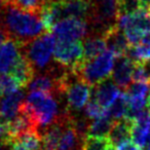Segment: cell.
<instances>
[{
  "mask_svg": "<svg viewBox=\"0 0 150 150\" xmlns=\"http://www.w3.org/2000/svg\"><path fill=\"white\" fill-rule=\"evenodd\" d=\"M2 13V32L20 46H26L40 35L44 34L42 20L38 13H32L5 4Z\"/></svg>",
  "mask_w": 150,
  "mask_h": 150,
  "instance_id": "1",
  "label": "cell"
},
{
  "mask_svg": "<svg viewBox=\"0 0 150 150\" xmlns=\"http://www.w3.org/2000/svg\"><path fill=\"white\" fill-rule=\"evenodd\" d=\"M21 110L29 116L34 127H47L59 118L58 103L50 93L33 91L22 103Z\"/></svg>",
  "mask_w": 150,
  "mask_h": 150,
  "instance_id": "2",
  "label": "cell"
},
{
  "mask_svg": "<svg viewBox=\"0 0 150 150\" xmlns=\"http://www.w3.org/2000/svg\"><path fill=\"white\" fill-rule=\"evenodd\" d=\"M116 56L110 50L88 62H82L72 71L90 86H95L100 82L108 79L113 72L114 61Z\"/></svg>",
  "mask_w": 150,
  "mask_h": 150,
  "instance_id": "3",
  "label": "cell"
},
{
  "mask_svg": "<svg viewBox=\"0 0 150 150\" xmlns=\"http://www.w3.org/2000/svg\"><path fill=\"white\" fill-rule=\"evenodd\" d=\"M117 25L127 36L129 44L136 45L144 36L150 33V11L144 7L123 13L118 18Z\"/></svg>",
  "mask_w": 150,
  "mask_h": 150,
  "instance_id": "4",
  "label": "cell"
},
{
  "mask_svg": "<svg viewBox=\"0 0 150 150\" xmlns=\"http://www.w3.org/2000/svg\"><path fill=\"white\" fill-rule=\"evenodd\" d=\"M74 73V72H73ZM72 71L70 70L69 73H65L63 75L64 79V94L67 97V103L71 109L79 110L83 108L88 102L90 101L91 97V86L88 82L76 75L74 73L73 79Z\"/></svg>",
  "mask_w": 150,
  "mask_h": 150,
  "instance_id": "5",
  "label": "cell"
},
{
  "mask_svg": "<svg viewBox=\"0 0 150 150\" xmlns=\"http://www.w3.org/2000/svg\"><path fill=\"white\" fill-rule=\"evenodd\" d=\"M54 57L58 63L73 71L83 62V43L80 40L56 39Z\"/></svg>",
  "mask_w": 150,
  "mask_h": 150,
  "instance_id": "6",
  "label": "cell"
},
{
  "mask_svg": "<svg viewBox=\"0 0 150 150\" xmlns=\"http://www.w3.org/2000/svg\"><path fill=\"white\" fill-rule=\"evenodd\" d=\"M56 37L52 32H45L27 45V57L33 66L44 68L50 64L54 54Z\"/></svg>",
  "mask_w": 150,
  "mask_h": 150,
  "instance_id": "7",
  "label": "cell"
},
{
  "mask_svg": "<svg viewBox=\"0 0 150 150\" xmlns=\"http://www.w3.org/2000/svg\"><path fill=\"white\" fill-rule=\"evenodd\" d=\"M88 31V24L84 19L70 18L60 21L54 25L52 32L56 39L79 40L84 37Z\"/></svg>",
  "mask_w": 150,
  "mask_h": 150,
  "instance_id": "8",
  "label": "cell"
},
{
  "mask_svg": "<svg viewBox=\"0 0 150 150\" xmlns=\"http://www.w3.org/2000/svg\"><path fill=\"white\" fill-rule=\"evenodd\" d=\"M23 99L24 93L21 90L2 96L0 99V122L8 125L19 114Z\"/></svg>",
  "mask_w": 150,
  "mask_h": 150,
  "instance_id": "9",
  "label": "cell"
},
{
  "mask_svg": "<svg viewBox=\"0 0 150 150\" xmlns=\"http://www.w3.org/2000/svg\"><path fill=\"white\" fill-rule=\"evenodd\" d=\"M103 36L106 40L107 46L111 52H114L116 58L127 56V52L131 47V44L123 31L118 27L117 24L107 28Z\"/></svg>",
  "mask_w": 150,
  "mask_h": 150,
  "instance_id": "10",
  "label": "cell"
},
{
  "mask_svg": "<svg viewBox=\"0 0 150 150\" xmlns=\"http://www.w3.org/2000/svg\"><path fill=\"white\" fill-rule=\"evenodd\" d=\"M57 4L61 21L70 18L84 19L91 8L88 0H57Z\"/></svg>",
  "mask_w": 150,
  "mask_h": 150,
  "instance_id": "11",
  "label": "cell"
},
{
  "mask_svg": "<svg viewBox=\"0 0 150 150\" xmlns=\"http://www.w3.org/2000/svg\"><path fill=\"white\" fill-rule=\"evenodd\" d=\"M94 21L107 25L110 21H118L119 6L117 0H95Z\"/></svg>",
  "mask_w": 150,
  "mask_h": 150,
  "instance_id": "12",
  "label": "cell"
},
{
  "mask_svg": "<svg viewBox=\"0 0 150 150\" xmlns=\"http://www.w3.org/2000/svg\"><path fill=\"white\" fill-rule=\"evenodd\" d=\"M20 47L21 46L15 40L9 38L0 46V74H9L22 56L20 54Z\"/></svg>",
  "mask_w": 150,
  "mask_h": 150,
  "instance_id": "13",
  "label": "cell"
},
{
  "mask_svg": "<svg viewBox=\"0 0 150 150\" xmlns=\"http://www.w3.org/2000/svg\"><path fill=\"white\" fill-rule=\"evenodd\" d=\"M117 59H118V61H117L114 70L112 72L113 82L117 86L125 90L131 84V81L133 79L135 62L127 56L120 57Z\"/></svg>",
  "mask_w": 150,
  "mask_h": 150,
  "instance_id": "14",
  "label": "cell"
},
{
  "mask_svg": "<svg viewBox=\"0 0 150 150\" xmlns=\"http://www.w3.org/2000/svg\"><path fill=\"white\" fill-rule=\"evenodd\" d=\"M119 95L120 91L117 88V86L109 79L95 86L94 99L104 109H108L118 98Z\"/></svg>",
  "mask_w": 150,
  "mask_h": 150,
  "instance_id": "15",
  "label": "cell"
},
{
  "mask_svg": "<svg viewBox=\"0 0 150 150\" xmlns=\"http://www.w3.org/2000/svg\"><path fill=\"white\" fill-rule=\"evenodd\" d=\"M133 123L134 121L129 120L125 117L114 120L108 135V139L111 145L118 148L125 142L131 141Z\"/></svg>",
  "mask_w": 150,
  "mask_h": 150,
  "instance_id": "16",
  "label": "cell"
},
{
  "mask_svg": "<svg viewBox=\"0 0 150 150\" xmlns=\"http://www.w3.org/2000/svg\"><path fill=\"white\" fill-rule=\"evenodd\" d=\"M11 76L19 82L21 88H25L29 86L31 81L35 77V71L32 63L26 56L22 54L11 71L9 72Z\"/></svg>",
  "mask_w": 150,
  "mask_h": 150,
  "instance_id": "17",
  "label": "cell"
},
{
  "mask_svg": "<svg viewBox=\"0 0 150 150\" xmlns=\"http://www.w3.org/2000/svg\"><path fill=\"white\" fill-rule=\"evenodd\" d=\"M107 43L104 36L88 37L83 42V61L88 62L106 52Z\"/></svg>",
  "mask_w": 150,
  "mask_h": 150,
  "instance_id": "18",
  "label": "cell"
},
{
  "mask_svg": "<svg viewBox=\"0 0 150 150\" xmlns=\"http://www.w3.org/2000/svg\"><path fill=\"white\" fill-rule=\"evenodd\" d=\"M127 57L136 63L150 62V33L144 36V38L136 45H132L127 52Z\"/></svg>",
  "mask_w": 150,
  "mask_h": 150,
  "instance_id": "19",
  "label": "cell"
},
{
  "mask_svg": "<svg viewBox=\"0 0 150 150\" xmlns=\"http://www.w3.org/2000/svg\"><path fill=\"white\" fill-rule=\"evenodd\" d=\"M29 90L31 92L33 91H40L44 93H59V83L58 78H54L48 75H40L35 76L34 79L29 84Z\"/></svg>",
  "mask_w": 150,
  "mask_h": 150,
  "instance_id": "20",
  "label": "cell"
},
{
  "mask_svg": "<svg viewBox=\"0 0 150 150\" xmlns=\"http://www.w3.org/2000/svg\"><path fill=\"white\" fill-rule=\"evenodd\" d=\"M113 122H114V120L109 116L107 111H105V114L102 117L95 119L88 125V135L97 136V137H108Z\"/></svg>",
  "mask_w": 150,
  "mask_h": 150,
  "instance_id": "21",
  "label": "cell"
},
{
  "mask_svg": "<svg viewBox=\"0 0 150 150\" xmlns=\"http://www.w3.org/2000/svg\"><path fill=\"white\" fill-rule=\"evenodd\" d=\"M81 139L77 132L72 125V117L70 118V122L68 123L66 129H65L63 137L59 144L58 150H72L74 149L78 144V140ZM82 140V139H81Z\"/></svg>",
  "mask_w": 150,
  "mask_h": 150,
  "instance_id": "22",
  "label": "cell"
},
{
  "mask_svg": "<svg viewBox=\"0 0 150 150\" xmlns=\"http://www.w3.org/2000/svg\"><path fill=\"white\" fill-rule=\"evenodd\" d=\"M5 4L32 13H40L45 0H4Z\"/></svg>",
  "mask_w": 150,
  "mask_h": 150,
  "instance_id": "23",
  "label": "cell"
},
{
  "mask_svg": "<svg viewBox=\"0 0 150 150\" xmlns=\"http://www.w3.org/2000/svg\"><path fill=\"white\" fill-rule=\"evenodd\" d=\"M108 115L112 119H120L123 118L127 114V97L125 93H120L118 98L115 100V102L106 109Z\"/></svg>",
  "mask_w": 150,
  "mask_h": 150,
  "instance_id": "24",
  "label": "cell"
},
{
  "mask_svg": "<svg viewBox=\"0 0 150 150\" xmlns=\"http://www.w3.org/2000/svg\"><path fill=\"white\" fill-rule=\"evenodd\" d=\"M111 145L108 137H97L86 135L82 140V150H106Z\"/></svg>",
  "mask_w": 150,
  "mask_h": 150,
  "instance_id": "25",
  "label": "cell"
},
{
  "mask_svg": "<svg viewBox=\"0 0 150 150\" xmlns=\"http://www.w3.org/2000/svg\"><path fill=\"white\" fill-rule=\"evenodd\" d=\"M125 94L127 97L134 98H144L147 99L150 94L149 83L147 82H136L134 81L125 88Z\"/></svg>",
  "mask_w": 150,
  "mask_h": 150,
  "instance_id": "26",
  "label": "cell"
},
{
  "mask_svg": "<svg viewBox=\"0 0 150 150\" xmlns=\"http://www.w3.org/2000/svg\"><path fill=\"white\" fill-rule=\"evenodd\" d=\"M19 82L11 74H0V96L11 94L20 90Z\"/></svg>",
  "mask_w": 150,
  "mask_h": 150,
  "instance_id": "27",
  "label": "cell"
},
{
  "mask_svg": "<svg viewBox=\"0 0 150 150\" xmlns=\"http://www.w3.org/2000/svg\"><path fill=\"white\" fill-rule=\"evenodd\" d=\"M147 63H136L133 72V80L136 82H149L150 81V71L146 66Z\"/></svg>",
  "mask_w": 150,
  "mask_h": 150,
  "instance_id": "28",
  "label": "cell"
},
{
  "mask_svg": "<svg viewBox=\"0 0 150 150\" xmlns=\"http://www.w3.org/2000/svg\"><path fill=\"white\" fill-rule=\"evenodd\" d=\"M106 109H104L94 98L88 102L86 105V114L92 119H97L102 117L105 114Z\"/></svg>",
  "mask_w": 150,
  "mask_h": 150,
  "instance_id": "29",
  "label": "cell"
},
{
  "mask_svg": "<svg viewBox=\"0 0 150 150\" xmlns=\"http://www.w3.org/2000/svg\"><path fill=\"white\" fill-rule=\"evenodd\" d=\"M118 150H142L137 144L132 141H127L118 147Z\"/></svg>",
  "mask_w": 150,
  "mask_h": 150,
  "instance_id": "30",
  "label": "cell"
},
{
  "mask_svg": "<svg viewBox=\"0 0 150 150\" xmlns=\"http://www.w3.org/2000/svg\"><path fill=\"white\" fill-rule=\"evenodd\" d=\"M8 147L11 148V150H31L29 149V148L25 147L24 145H22V144L18 143V142H11V143H9Z\"/></svg>",
  "mask_w": 150,
  "mask_h": 150,
  "instance_id": "31",
  "label": "cell"
},
{
  "mask_svg": "<svg viewBox=\"0 0 150 150\" xmlns=\"http://www.w3.org/2000/svg\"><path fill=\"white\" fill-rule=\"evenodd\" d=\"M139 1V6L144 7L150 11V0H138Z\"/></svg>",
  "mask_w": 150,
  "mask_h": 150,
  "instance_id": "32",
  "label": "cell"
},
{
  "mask_svg": "<svg viewBox=\"0 0 150 150\" xmlns=\"http://www.w3.org/2000/svg\"><path fill=\"white\" fill-rule=\"evenodd\" d=\"M6 39H7V37L5 36V34L3 33L2 31H0V46H1L3 43H4V41Z\"/></svg>",
  "mask_w": 150,
  "mask_h": 150,
  "instance_id": "33",
  "label": "cell"
},
{
  "mask_svg": "<svg viewBox=\"0 0 150 150\" xmlns=\"http://www.w3.org/2000/svg\"><path fill=\"white\" fill-rule=\"evenodd\" d=\"M147 110H148V112L150 113V94L147 98Z\"/></svg>",
  "mask_w": 150,
  "mask_h": 150,
  "instance_id": "34",
  "label": "cell"
},
{
  "mask_svg": "<svg viewBox=\"0 0 150 150\" xmlns=\"http://www.w3.org/2000/svg\"><path fill=\"white\" fill-rule=\"evenodd\" d=\"M106 150H118L117 149V147H115V146H113V145H110L108 148H107Z\"/></svg>",
  "mask_w": 150,
  "mask_h": 150,
  "instance_id": "35",
  "label": "cell"
},
{
  "mask_svg": "<svg viewBox=\"0 0 150 150\" xmlns=\"http://www.w3.org/2000/svg\"><path fill=\"white\" fill-rule=\"evenodd\" d=\"M0 150H1V147H0Z\"/></svg>",
  "mask_w": 150,
  "mask_h": 150,
  "instance_id": "36",
  "label": "cell"
}]
</instances>
